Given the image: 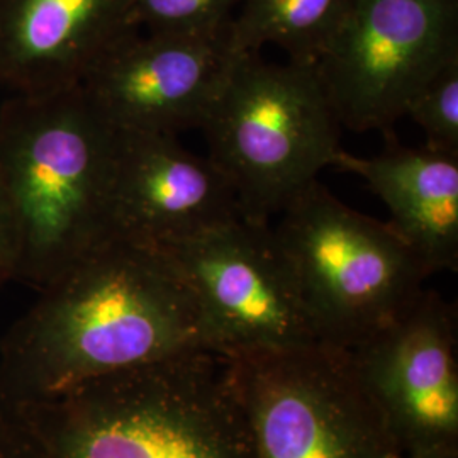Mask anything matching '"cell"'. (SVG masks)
I'll use <instances>...</instances> for the list:
<instances>
[{
  "label": "cell",
  "mask_w": 458,
  "mask_h": 458,
  "mask_svg": "<svg viewBox=\"0 0 458 458\" xmlns=\"http://www.w3.org/2000/svg\"><path fill=\"white\" fill-rule=\"evenodd\" d=\"M192 352L211 350L175 263L160 246L113 236L41 289L4 335L0 403L33 406Z\"/></svg>",
  "instance_id": "obj_1"
},
{
  "label": "cell",
  "mask_w": 458,
  "mask_h": 458,
  "mask_svg": "<svg viewBox=\"0 0 458 458\" xmlns=\"http://www.w3.org/2000/svg\"><path fill=\"white\" fill-rule=\"evenodd\" d=\"M45 458H259L233 363L192 352L13 410Z\"/></svg>",
  "instance_id": "obj_2"
},
{
  "label": "cell",
  "mask_w": 458,
  "mask_h": 458,
  "mask_svg": "<svg viewBox=\"0 0 458 458\" xmlns=\"http://www.w3.org/2000/svg\"><path fill=\"white\" fill-rule=\"evenodd\" d=\"M115 131L79 85L0 107V179L14 214L16 280L41 291L114 236Z\"/></svg>",
  "instance_id": "obj_3"
},
{
  "label": "cell",
  "mask_w": 458,
  "mask_h": 458,
  "mask_svg": "<svg viewBox=\"0 0 458 458\" xmlns=\"http://www.w3.org/2000/svg\"><path fill=\"white\" fill-rule=\"evenodd\" d=\"M342 124L316 66L242 51L200 131L246 221L272 217L333 164Z\"/></svg>",
  "instance_id": "obj_4"
},
{
  "label": "cell",
  "mask_w": 458,
  "mask_h": 458,
  "mask_svg": "<svg viewBox=\"0 0 458 458\" xmlns=\"http://www.w3.org/2000/svg\"><path fill=\"white\" fill-rule=\"evenodd\" d=\"M319 342L353 350L425 291L429 277L394 229L314 181L272 228Z\"/></svg>",
  "instance_id": "obj_5"
},
{
  "label": "cell",
  "mask_w": 458,
  "mask_h": 458,
  "mask_svg": "<svg viewBox=\"0 0 458 458\" xmlns=\"http://www.w3.org/2000/svg\"><path fill=\"white\" fill-rule=\"evenodd\" d=\"M160 248L189 285L214 353L240 360L321 344L270 225L238 217Z\"/></svg>",
  "instance_id": "obj_6"
},
{
  "label": "cell",
  "mask_w": 458,
  "mask_h": 458,
  "mask_svg": "<svg viewBox=\"0 0 458 458\" xmlns=\"http://www.w3.org/2000/svg\"><path fill=\"white\" fill-rule=\"evenodd\" d=\"M231 363L257 457L401 454L346 350L319 344Z\"/></svg>",
  "instance_id": "obj_7"
},
{
  "label": "cell",
  "mask_w": 458,
  "mask_h": 458,
  "mask_svg": "<svg viewBox=\"0 0 458 458\" xmlns=\"http://www.w3.org/2000/svg\"><path fill=\"white\" fill-rule=\"evenodd\" d=\"M455 56L458 0H352L314 66L342 128L389 132Z\"/></svg>",
  "instance_id": "obj_8"
},
{
  "label": "cell",
  "mask_w": 458,
  "mask_h": 458,
  "mask_svg": "<svg viewBox=\"0 0 458 458\" xmlns=\"http://www.w3.org/2000/svg\"><path fill=\"white\" fill-rule=\"evenodd\" d=\"M229 30L181 36L136 28L98 56L79 87L114 131L200 130L242 53Z\"/></svg>",
  "instance_id": "obj_9"
},
{
  "label": "cell",
  "mask_w": 458,
  "mask_h": 458,
  "mask_svg": "<svg viewBox=\"0 0 458 458\" xmlns=\"http://www.w3.org/2000/svg\"><path fill=\"white\" fill-rule=\"evenodd\" d=\"M457 310L435 291L350 350L401 454L458 450Z\"/></svg>",
  "instance_id": "obj_10"
},
{
  "label": "cell",
  "mask_w": 458,
  "mask_h": 458,
  "mask_svg": "<svg viewBox=\"0 0 458 458\" xmlns=\"http://www.w3.org/2000/svg\"><path fill=\"white\" fill-rule=\"evenodd\" d=\"M243 217L226 175L177 136L115 131L114 236L165 246Z\"/></svg>",
  "instance_id": "obj_11"
},
{
  "label": "cell",
  "mask_w": 458,
  "mask_h": 458,
  "mask_svg": "<svg viewBox=\"0 0 458 458\" xmlns=\"http://www.w3.org/2000/svg\"><path fill=\"white\" fill-rule=\"evenodd\" d=\"M132 0H0V85L13 94L73 87L134 28Z\"/></svg>",
  "instance_id": "obj_12"
},
{
  "label": "cell",
  "mask_w": 458,
  "mask_h": 458,
  "mask_svg": "<svg viewBox=\"0 0 458 458\" xmlns=\"http://www.w3.org/2000/svg\"><path fill=\"white\" fill-rule=\"evenodd\" d=\"M333 166L367 182L387 206L394 233L428 276L458 265V155L391 141L372 158L338 149Z\"/></svg>",
  "instance_id": "obj_13"
},
{
  "label": "cell",
  "mask_w": 458,
  "mask_h": 458,
  "mask_svg": "<svg viewBox=\"0 0 458 458\" xmlns=\"http://www.w3.org/2000/svg\"><path fill=\"white\" fill-rule=\"evenodd\" d=\"M352 0H243L231 22L238 51L277 45L289 62L316 65L342 26Z\"/></svg>",
  "instance_id": "obj_14"
},
{
  "label": "cell",
  "mask_w": 458,
  "mask_h": 458,
  "mask_svg": "<svg viewBox=\"0 0 458 458\" xmlns=\"http://www.w3.org/2000/svg\"><path fill=\"white\" fill-rule=\"evenodd\" d=\"M243 0H132V24L148 33L213 36L228 31Z\"/></svg>",
  "instance_id": "obj_15"
},
{
  "label": "cell",
  "mask_w": 458,
  "mask_h": 458,
  "mask_svg": "<svg viewBox=\"0 0 458 458\" xmlns=\"http://www.w3.org/2000/svg\"><path fill=\"white\" fill-rule=\"evenodd\" d=\"M406 115L425 131V147L458 155V56L418 90Z\"/></svg>",
  "instance_id": "obj_16"
},
{
  "label": "cell",
  "mask_w": 458,
  "mask_h": 458,
  "mask_svg": "<svg viewBox=\"0 0 458 458\" xmlns=\"http://www.w3.org/2000/svg\"><path fill=\"white\" fill-rule=\"evenodd\" d=\"M0 458H45L30 429L0 403Z\"/></svg>",
  "instance_id": "obj_17"
},
{
  "label": "cell",
  "mask_w": 458,
  "mask_h": 458,
  "mask_svg": "<svg viewBox=\"0 0 458 458\" xmlns=\"http://www.w3.org/2000/svg\"><path fill=\"white\" fill-rule=\"evenodd\" d=\"M17 231L14 214L0 179V285L16 280Z\"/></svg>",
  "instance_id": "obj_18"
},
{
  "label": "cell",
  "mask_w": 458,
  "mask_h": 458,
  "mask_svg": "<svg viewBox=\"0 0 458 458\" xmlns=\"http://www.w3.org/2000/svg\"><path fill=\"white\" fill-rule=\"evenodd\" d=\"M391 458H458V450L423 452V454H397V455Z\"/></svg>",
  "instance_id": "obj_19"
}]
</instances>
